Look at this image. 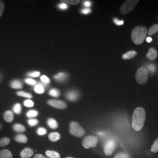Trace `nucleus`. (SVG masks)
Listing matches in <instances>:
<instances>
[{
    "label": "nucleus",
    "instance_id": "1",
    "mask_svg": "<svg viewBox=\"0 0 158 158\" xmlns=\"http://www.w3.org/2000/svg\"><path fill=\"white\" fill-rule=\"evenodd\" d=\"M146 118L145 111L142 107H138L134 110L132 115V127L136 131L142 129Z\"/></svg>",
    "mask_w": 158,
    "mask_h": 158
},
{
    "label": "nucleus",
    "instance_id": "2",
    "mask_svg": "<svg viewBox=\"0 0 158 158\" xmlns=\"http://www.w3.org/2000/svg\"><path fill=\"white\" fill-rule=\"evenodd\" d=\"M148 30L146 27L137 26L133 29L131 34V38L136 45H141L145 40Z\"/></svg>",
    "mask_w": 158,
    "mask_h": 158
},
{
    "label": "nucleus",
    "instance_id": "3",
    "mask_svg": "<svg viewBox=\"0 0 158 158\" xmlns=\"http://www.w3.org/2000/svg\"><path fill=\"white\" fill-rule=\"evenodd\" d=\"M70 133L72 135L81 138L85 135V130L78 123L72 121L70 124Z\"/></svg>",
    "mask_w": 158,
    "mask_h": 158
},
{
    "label": "nucleus",
    "instance_id": "4",
    "mask_svg": "<svg viewBox=\"0 0 158 158\" xmlns=\"http://www.w3.org/2000/svg\"><path fill=\"white\" fill-rule=\"evenodd\" d=\"M139 1L138 0H128L124 2L120 7L119 11L123 14H127L132 11L137 5Z\"/></svg>",
    "mask_w": 158,
    "mask_h": 158
},
{
    "label": "nucleus",
    "instance_id": "5",
    "mask_svg": "<svg viewBox=\"0 0 158 158\" xmlns=\"http://www.w3.org/2000/svg\"><path fill=\"white\" fill-rule=\"evenodd\" d=\"M136 81L139 85H145L148 79V72L146 68L141 67L136 72L135 74Z\"/></svg>",
    "mask_w": 158,
    "mask_h": 158
},
{
    "label": "nucleus",
    "instance_id": "6",
    "mask_svg": "<svg viewBox=\"0 0 158 158\" xmlns=\"http://www.w3.org/2000/svg\"><path fill=\"white\" fill-rule=\"evenodd\" d=\"M98 138L95 136H87L83 139L82 145L85 149H90L91 148L96 147L98 143Z\"/></svg>",
    "mask_w": 158,
    "mask_h": 158
},
{
    "label": "nucleus",
    "instance_id": "7",
    "mask_svg": "<svg viewBox=\"0 0 158 158\" xmlns=\"http://www.w3.org/2000/svg\"><path fill=\"white\" fill-rule=\"evenodd\" d=\"M116 142L114 139H110L106 141L104 145V153L107 156H110L114 152Z\"/></svg>",
    "mask_w": 158,
    "mask_h": 158
},
{
    "label": "nucleus",
    "instance_id": "8",
    "mask_svg": "<svg viewBox=\"0 0 158 158\" xmlns=\"http://www.w3.org/2000/svg\"><path fill=\"white\" fill-rule=\"evenodd\" d=\"M48 103L52 107L56 108L60 110L66 109L67 108V104L65 102L62 100H49L48 101Z\"/></svg>",
    "mask_w": 158,
    "mask_h": 158
},
{
    "label": "nucleus",
    "instance_id": "9",
    "mask_svg": "<svg viewBox=\"0 0 158 158\" xmlns=\"http://www.w3.org/2000/svg\"><path fill=\"white\" fill-rule=\"evenodd\" d=\"M66 97L70 102H76L79 98V93L77 91H69L66 94Z\"/></svg>",
    "mask_w": 158,
    "mask_h": 158
},
{
    "label": "nucleus",
    "instance_id": "10",
    "mask_svg": "<svg viewBox=\"0 0 158 158\" xmlns=\"http://www.w3.org/2000/svg\"><path fill=\"white\" fill-rule=\"evenodd\" d=\"M34 151L31 148H25L20 153V156L22 158H30L34 155Z\"/></svg>",
    "mask_w": 158,
    "mask_h": 158
},
{
    "label": "nucleus",
    "instance_id": "11",
    "mask_svg": "<svg viewBox=\"0 0 158 158\" xmlns=\"http://www.w3.org/2000/svg\"><path fill=\"white\" fill-rule=\"evenodd\" d=\"M158 56V53L157 51L153 48H150L146 57L148 59L150 60H154L157 58Z\"/></svg>",
    "mask_w": 158,
    "mask_h": 158
},
{
    "label": "nucleus",
    "instance_id": "12",
    "mask_svg": "<svg viewBox=\"0 0 158 158\" xmlns=\"http://www.w3.org/2000/svg\"><path fill=\"white\" fill-rule=\"evenodd\" d=\"M48 85H46L44 83H37V84L34 87V91L38 94H43L45 91L44 87H47Z\"/></svg>",
    "mask_w": 158,
    "mask_h": 158
},
{
    "label": "nucleus",
    "instance_id": "13",
    "mask_svg": "<svg viewBox=\"0 0 158 158\" xmlns=\"http://www.w3.org/2000/svg\"><path fill=\"white\" fill-rule=\"evenodd\" d=\"M14 139L17 142L21 143H25L28 141L27 136L22 134H19L15 136Z\"/></svg>",
    "mask_w": 158,
    "mask_h": 158
},
{
    "label": "nucleus",
    "instance_id": "14",
    "mask_svg": "<svg viewBox=\"0 0 158 158\" xmlns=\"http://www.w3.org/2000/svg\"><path fill=\"white\" fill-rule=\"evenodd\" d=\"M14 114L10 110H7L4 114V119L7 123H11L14 120Z\"/></svg>",
    "mask_w": 158,
    "mask_h": 158
},
{
    "label": "nucleus",
    "instance_id": "15",
    "mask_svg": "<svg viewBox=\"0 0 158 158\" xmlns=\"http://www.w3.org/2000/svg\"><path fill=\"white\" fill-rule=\"evenodd\" d=\"M68 74L65 73H62V72L59 73L54 76V79H55L57 81H60V82L64 81L65 80H66V79H68Z\"/></svg>",
    "mask_w": 158,
    "mask_h": 158
},
{
    "label": "nucleus",
    "instance_id": "16",
    "mask_svg": "<svg viewBox=\"0 0 158 158\" xmlns=\"http://www.w3.org/2000/svg\"><path fill=\"white\" fill-rule=\"evenodd\" d=\"M48 138L51 142H57L60 139V134L59 132H52L48 135Z\"/></svg>",
    "mask_w": 158,
    "mask_h": 158
},
{
    "label": "nucleus",
    "instance_id": "17",
    "mask_svg": "<svg viewBox=\"0 0 158 158\" xmlns=\"http://www.w3.org/2000/svg\"><path fill=\"white\" fill-rule=\"evenodd\" d=\"M47 124L48 127L51 129H57L58 128V123L55 119L50 118L47 121Z\"/></svg>",
    "mask_w": 158,
    "mask_h": 158
},
{
    "label": "nucleus",
    "instance_id": "18",
    "mask_svg": "<svg viewBox=\"0 0 158 158\" xmlns=\"http://www.w3.org/2000/svg\"><path fill=\"white\" fill-rule=\"evenodd\" d=\"M13 155L8 149H2L0 151V158H12Z\"/></svg>",
    "mask_w": 158,
    "mask_h": 158
},
{
    "label": "nucleus",
    "instance_id": "19",
    "mask_svg": "<svg viewBox=\"0 0 158 158\" xmlns=\"http://www.w3.org/2000/svg\"><path fill=\"white\" fill-rule=\"evenodd\" d=\"M10 85L12 89H21L23 87L22 82L19 80H14L12 81L10 83Z\"/></svg>",
    "mask_w": 158,
    "mask_h": 158
},
{
    "label": "nucleus",
    "instance_id": "20",
    "mask_svg": "<svg viewBox=\"0 0 158 158\" xmlns=\"http://www.w3.org/2000/svg\"><path fill=\"white\" fill-rule=\"evenodd\" d=\"M137 52L135 51H131L124 53L123 55V59L124 60H128V59H131L135 56H136Z\"/></svg>",
    "mask_w": 158,
    "mask_h": 158
},
{
    "label": "nucleus",
    "instance_id": "21",
    "mask_svg": "<svg viewBox=\"0 0 158 158\" xmlns=\"http://www.w3.org/2000/svg\"><path fill=\"white\" fill-rule=\"evenodd\" d=\"M12 128L15 131L19 133H22L26 131L25 127L21 124H15L13 125Z\"/></svg>",
    "mask_w": 158,
    "mask_h": 158
},
{
    "label": "nucleus",
    "instance_id": "22",
    "mask_svg": "<svg viewBox=\"0 0 158 158\" xmlns=\"http://www.w3.org/2000/svg\"><path fill=\"white\" fill-rule=\"evenodd\" d=\"M45 154L48 158H60V154L54 151H46Z\"/></svg>",
    "mask_w": 158,
    "mask_h": 158
},
{
    "label": "nucleus",
    "instance_id": "23",
    "mask_svg": "<svg viewBox=\"0 0 158 158\" xmlns=\"http://www.w3.org/2000/svg\"><path fill=\"white\" fill-rule=\"evenodd\" d=\"M38 114H39V112L35 110H29L26 114L27 117L30 119L34 118L36 117L38 115Z\"/></svg>",
    "mask_w": 158,
    "mask_h": 158
},
{
    "label": "nucleus",
    "instance_id": "24",
    "mask_svg": "<svg viewBox=\"0 0 158 158\" xmlns=\"http://www.w3.org/2000/svg\"><path fill=\"white\" fill-rule=\"evenodd\" d=\"M11 142V140L8 137H4L0 139V147H6L9 145Z\"/></svg>",
    "mask_w": 158,
    "mask_h": 158
},
{
    "label": "nucleus",
    "instance_id": "25",
    "mask_svg": "<svg viewBox=\"0 0 158 158\" xmlns=\"http://www.w3.org/2000/svg\"><path fill=\"white\" fill-rule=\"evenodd\" d=\"M12 110L14 113L17 114H20L22 112V107L21 105L19 103H17L15 104L13 107H12Z\"/></svg>",
    "mask_w": 158,
    "mask_h": 158
},
{
    "label": "nucleus",
    "instance_id": "26",
    "mask_svg": "<svg viewBox=\"0 0 158 158\" xmlns=\"http://www.w3.org/2000/svg\"><path fill=\"white\" fill-rule=\"evenodd\" d=\"M158 32V24H155L152 25L148 31L149 35H152L153 34H156Z\"/></svg>",
    "mask_w": 158,
    "mask_h": 158
},
{
    "label": "nucleus",
    "instance_id": "27",
    "mask_svg": "<svg viewBox=\"0 0 158 158\" xmlns=\"http://www.w3.org/2000/svg\"><path fill=\"white\" fill-rule=\"evenodd\" d=\"M17 95L18 96H20V97H25V98H27L29 99H31L32 98V95L30 93H26L23 91H18L17 93Z\"/></svg>",
    "mask_w": 158,
    "mask_h": 158
},
{
    "label": "nucleus",
    "instance_id": "28",
    "mask_svg": "<svg viewBox=\"0 0 158 158\" xmlns=\"http://www.w3.org/2000/svg\"><path fill=\"white\" fill-rule=\"evenodd\" d=\"M114 158H131V156L127 153L119 152L116 154Z\"/></svg>",
    "mask_w": 158,
    "mask_h": 158
},
{
    "label": "nucleus",
    "instance_id": "29",
    "mask_svg": "<svg viewBox=\"0 0 158 158\" xmlns=\"http://www.w3.org/2000/svg\"><path fill=\"white\" fill-rule=\"evenodd\" d=\"M49 94L51 96L54 97H57L60 95V91L56 89H53L49 91Z\"/></svg>",
    "mask_w": 158,
    "mask_h": 158
},
{
    "label": "nucleus",
    "instance_id": "30",
    "mask_svg": "<svg viewBox=\"0 0 158 158\" xmlns=\"http://www.w3.org/2000/svg\"><path fill=\"white\" fill-rule=\"evenodd\" d=\"M28 124L30 127H35L39 124V121L37 119H29L28 121Z\"/></svg>",
    "mask_w": 158,
    "mask_h": 158
},
{
    "label": "nucleus",
    "instance_id": "31",
    "mask_svg": "<svg viewBox=\"0 0 158 158\" xmlns=\"http://www.w3.org/2000/svg\"><path fill=\"white\" fill-rule=\"evenodd\" d=\"M151 151L153 153H156L158 152V138L156 139L153 142L152 147H151Z\"/></svg>",
    "mask_w": 158,
    "mask_h": 158
},
{
    "label": "nucleus",
    "instance_id": "32",
    "mask_svg": "<svg viewBox=\"0 0 158 158\" xmlns=\"http://www.w3.org/2000/svg\"><path fill=\"white\" fill-rule=\"evenodd\" d=\"M37 134L38 135L43 136L45 135L47 133V130L45 128L43 127H40L39 128H38V130L36 131Z\"/></svg>",
    "mask_w": 158,
    "mask_h": 158
},
{
    "label": "nucleus",
    "instance_id": "33",
    "mask_svg": "<svg viewBox=\"0 0 158 158\" xmlns=\"http://www.w3.org/2000/svg\"><path fill=\"white\" fill-rule=\"evenodd\" d=\"M61 2L63 3H65L66 4H72V5H77L80 2V1H79V0H73V1L64 0V1H61Z\"/></svg>",
    "mask_w": 158,
    "mask_h": 158
},
{
    "label": "nucleus",
    "instance_id": "34",
    "mask_svg": "<svg viewBox=\"0 0 158 158\" xmlns=\"http://www.w3.org/2000/svg\"><path fill=\"white\" fill-rule=\"evenodd\" d=\"M23 104H24V106H25V107H33L34 106V102H32V100H25L24 102H23Z\"/></svg>",
    "mask_w": 158,
    "mask_h": 158
},
{
    "label": "nucleus",
    "instance_id": "35",
    "mask_svg": "<svg viewBox=\"0 0 158 158\" xmlns=\"http://www.w3.org/2000/svg\"><path fill=\"white\" fill-rule=\"evenodd\" d=\"M40 80L42 81V83L46 84V85H48L50 82V79H49L46 76H45V75H43L40 77Z\"/></svg>",
    "mask_w": 158,
    "mask_h": 158
},
{
    "label": "nucleus",
    "instance_id": "36",
    "mask_svg": "<svg viewBox=\"0 0 158 158\" xmlns=\"http://www.w3.org/2000/svg\"><path fill=\"white\" fill-rule=\"evenodd\" d=\"M25 81L30 85H35L37 84V82L36 81H35L34 79H30V78H28V79H26L25 80Z\"/></svg>",
    "mask_w": 158,
    "mask_h": 158
},
{
    "label": "nucleus",
    "instance_id": "37",
    "mask_svg": "<svg viewBox=\"0 0 158 158\" xmlns=\"http://www.w3.org/2000/svg\"><path fill=\"white\" fill-rule=\"evenodd\" d=\"M40 72H30L28 74V76L29 77H37L40 76Z\"/></svg>",
    "mask_w": 158,
    "mask_h": 158
},
{
    "label": "nucleus",
    "instance_id": "38",
    "mask_svg": "<svg viewBox=\"0 0 158 158\" xmlns=\"http://www.w3.org/2000/svg\"><path fill=\"white\" fill-rule=\"evenodd\" d=\"M148 70L149 71V72L150 73H153L155 72V66L153 65V64H149V65H148V70H147V71Z\"/></svg>",
    "mask_w": 158,
    "mask_h": 158
},
{
    "label": "nucleus",
    "instance_id": "39",
    "mask_svg": "<svg viewBox=\"0 0 158 158\" xmlns=\"http://www.w3.org/2000/svg\"><path fill=\"white\" fill-rule=\"evenodd\" d=\"M4 8H5V6H4V2L2 1H0V17L2 16V15L4 12Z\"/></svg>",
    "mask_w": 158,
    "mask_h": 158
},
{
    "label": "nucleus",
    "instance_id": "40",
    "mask_svg": "<svg viewBox=\"0 0 158 158\" xmlns=\"http://www.w3.org/2000/svg\"><path fill=\"white\" fill-rule=\"evenodd\" d=\"M68 7L69 6H68V5L65 3H63V2L59 4V6H58V8L60 10H65L68 9Z\"/></svg>",
    "mask_w": 158,
    "mask_h": 158
},
{
    "label": "nucleus",
    "instance_id": "41",
    "mask_svg": "<svg viewBox=\"0 0 158 158\" xmlns=\"http://www.w3.org/2000/svg\"><path fill=\"white\" fill-rule=\"evenodd\" d=\"M91 12V10L90 8H85L83 10H81V12L83 14H88L90 13Z\"/></svg>",
    "mask_w": 158,
    "mask_h": 158
},
{
    "label": "nucleus",
    "instance_id": "42",
    "mask_svg": "<svg viewBox=\"0 0 158 158\" xmlns=\"http://www.w3.org/2000/svg\"><path fill=\"white\" fill-rule=\"evenodd\" d=\"M114 22L117 25H118V26L122 25L124 23V21H119L117 18H114Z\"/></svg>",
    "mask_w": 158,
    "mask_h": 158
},
{
    "label": "nucleus",
    "instance_id": "43",
    "mask_svg": "<svg viewBox=\"0 0 158 158\" xmlns=\"http://www.w3.org/2000/svg\"><path fill=\"white\" fill-rule=\"evenodd\" d=\"M92 3L89 1H85L83 2V6H85V8H89L91 6Z\"/></svg>",
    "mask_w": 158,
    "mask_h": 158
},
{
    "label": "nucleus",
    "instance_id": "44",
    "mask_svg": "<svg viewBox=\"0 0 158 158\" xmlns=\"http://www.w3.org/2000/svg\"><path fill=\"white\" fill-rule=\"evenodd\" d=\"M34 158H48L45 157V156L41 155V154H36L35 156H34Z\"/></svg>",
    "mask_w": 158,
    "mask_h": 158
},
{
    "label": "nucleus",
    "instance_id": "45",
    "mask_svg": "<svg viewBox=\"0 0 158 158\" xmlns=\"http://www.w3.org/2000/svg\"><path fill=\"white\" fill-rule=\"evenodd\" d=\"M147 41L148 42H151L152 41V38L151 37H148L147 38Z\"/></svg>",
    "mask_w": 158,
    "mask_h": 158
},
{
    "label": "nucleus",
    "instance_id": "46",
    "mask_svg": "<svg viewBox=\"0 0 158 158\" xmlns=\"http://www.w3.org/2000/svg\"><path fill=\"white\" fill-rule=\"evenodd\" d=\"M2 125L1 123H0V131H1V130H2Z\"/></svg>",
    "mask_w": 158,
    "mask_h": 158
},
{
    "label": "nucleus",
    "instance_id": "47",
    "mask_svg": "<svg viewBox=\"0 0 158 158\" xmlns=\"http://www.w3.org/2000/svg\"><path fill=\"white\" fill-rule=\"evenodd\" d=\"M72 158V157H67V158Z\"/></svg>",
    "mask_w": 158,
    "mask_h": 158
},
{
    "label": "nucleus",
    "instance_id": "48",
    "mask_svg": "<svg viewBox=\"0 0 158 158\" xmlns=\"http://www.w3.org/2000/svg\"><path fill=\"white\" fill-rule=\"evenodd\" d=\"M1 75H0V80H1Z\"/></svg>",
    "mask_w": 158,
    "mask_h": 158
},
{
    "label": "nucleus",
    "instance_id": "49",
    "mask_svg": "<svg viewBox=\"0 0 158 158\" xmlns=\"http://www.w3.org/2000/svg\"></svg>",
    "mask_w": 158,
    "mask_h": 158
}]
</instances>
